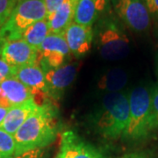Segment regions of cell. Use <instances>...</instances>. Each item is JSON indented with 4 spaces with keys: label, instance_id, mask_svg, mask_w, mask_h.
Listing matches in <instances>:
<instances>
[{
    "label": "cell",
    "instance_id": "cell-1",
    "mask_svg": "<svg viewBox=\"0 0 158 158\" xmlns=\"http://www.w3.org/2000/svg\"><path fill=\"white\" fill-rule=\"evenodd\" d=\"M57 113L50 101L39 106L34 113L14 134L15 155L45 148L56 140L57 135Z\"/></svg>",
    "mask_w": 158,
    "mask_h": 158
},
{
    "label": "cell",
    "instance_id": "cell-2",
    "mask_svg": "<svg viewBox=\"0 0 158 158\" xmlns=\"http://www.w3.org/2000/svg\"><path fill=\"white\" fill-rule=\"evenodd\" d=\"M128 96L129 121L122 139L129 143H141L152 138L158 131L151 90L145 86H137Z\"/></svg>",
    "mask_w": 158,
    "mask_h": 158
},
{
    "label": "cell",
    "instance_id": "cell-3",
    "mask_svg": "<svg viewBox=\"0 0 158 158\" xmlns=\"http://www.w3.org/2000/svg\"><path fill=\"white\" fill-rule=\"evenodd\" d=\"M129 96L124 92L107 93L92 118L97 133L107 140L122 138L128 125Z\"/></svg>",
    "mask_w": 158,
    "mask_h": 158
},
{
    "label": "cell",
    "instance_id": "cell-4",
    "mask_svg": "<svg viewBox=\"0 0 158 158\" xmlns=\"http://www.w3.org/2000/svg\"><path fill=\"white\" fill-rule=\"evenodd\" d=\"M48 18L44 0H19L0 29L2 41L20 39L26 29Z\"/></svg>",
    "mask_w": 158,
    "mask_h": 158
},
{
    "label": "cell",
    "instance_id": "cell-5",
    "mask_svg": "<svg viewBox=\"0 0 158 158\" xmlns=\"http://www.w3.org/2000/svg\"><path fill=\"white\" fill-rule=\"evenodd\" d=\"M98 43L101 56L108 61L121 60L129 54V40L127 35L112 21L106 23L100 30Z\"/></svg>",
    "mask_w": 158,
    "mask_h": 158
},
{
    "label": "cell",
    "instance_id": "cell-6",
    "mask_svg": "<svg viewBox=\"0 0 158 158\" xmlns=\"http://www.w3.org/2000/svg\"><path fill=\"white\" fill-rule=\"evenodd\" d=\"M70 54L63 34H49L38 49V64L43 70L63 66Z\"/></svg>",
    "mask_w": 158,
    "mask_h": 158
},
{
    "label": "cell",
    "instance_id": "cell-7",
    "mask_svg": "<svg viewBox=\"0 0 158 158\" xmlns=\"http://www.w3.org/2000/svg\"><path fill=\"white\" fill-rule=\"evenodd\" d=\"M118 18L133 31H146L150 25V15L141 0H113Z\"/></svg>",
    "mask_w": 158,
    "mask_h": 158
},
{
    "label": "cell",
    "instance_id": "cell-8",
    "mask_svg": "<svg viewBox=\"0 0 158 158\" xmlns=\"http://www.w3.org/2000/svg\"><path fill=\"white\" fill-rule=\"evenodd\" d=\"M0 57L17 69L38 63V50L22 39L8 40L1 44Z\"/></svg>",
    "mask_w": 158,
    "mask_h": 158
},
{
    "label": "cell",
    "instance_id": "cell-9",
    "mask_svg": "<svg viewBox=\"0 0 158 158\" xmlns=\"http://www.w3.org/2000/svg\"><path fill=\"white\" fill-rule=\"evenodd\" d=\"M14 77L32 91L34 99L39 106L48 101L45 72L38 63L17 68Z\"/></svg>",
    "mask_w": 158,
    "mask_h": 158
},
{
    "label": "cell",
    "instance_id": "cell-10",
    "mask_svg": "<svg viewBox=\"0 0 158 158\" xmlns=\"http://www.w3.org/2000/svg\"><path fill=\"white\" fill-rule=\"evenodd\" d=\"M60 148L63 158H106L104 149L85 141L73 131L62 134Z\"/></svg>",
    "mask_w": 158,
    "mask_h": 158
},
{
    "label": "cell",
    "instance_id": "cell-11",
    "mask_svg": "<svg viewBox=\"0 0 158 158\" xmlns=\"http://www.w3.org/2000/svg\"><path fill=\"white\" fill-rule=\"evenodd\" d=\"M49 98L57 99L72 84L77 73L76 64H66L56 69L44 70Z\"/></svg>",
    "mask_w": 158,
    "mask_h": 158
},
{
    "label": "cell",
    "instance_id": "cell-12",
    "mask_svg": "<svg viewBox=\"0 0 158 158\" xmlns=\"http://www.w3.org/2000/svg\"><path fill=\"white\" fill-rule=\"evenodd\" d=\"M34 98L32 91L15 77L0 84V106L11 109Z\"/></svg>",
    "mask_w": 158,
    "mask_h": 158
},
{
    "label": "cell",
    "instance_id": "cell-13",
    "mask_svg": "<svg viewBox=\"0 0 158 158\" xmlns=\"http://www.w3.org/2000/svg\"><path fill=\"white\" fill-rule=\"evenodd\" d=\"M70 53L76 56L85 55L91 48L93 32L91 27L73 22L63 33Z\"/></svg>",
    "mask_w": 158,
    "mask_h": 158
},
{
    "label": "cell",
    "instance_id": "cell-14",
    "mask_svg": "<svg viewBox=\"0 0 158 158\" xmlns=\"http://www.w3.org/2000/svg\"><path fill=\"white\" fill-rule=\"evenodd\" d=\"M38 106L39 105L34 98H32L19 106L9 109L3 122L0 125V128L11 135H14L18 129L34 113Z\"/></svg>",
    "mask_w": 158,
    "mask_h": 158
},
{
    "label": "cell",
    "instance_id": "cell-15",
    "mask_svg": "<svg viewBox=\"0 0 158 158\" xmlns=\"http://www.w3.org/2000/svg\"><path fill=\"white\" fill-rule=\"evenodd\" d=\"M77 0H64L56 11L48 16L50 34H63L65 30L74 22L75 10Z\"/></svg>",
    "mask_w": 158,
    "mask_h": 158
},
{
    "label": "cell",
    "instance_id": "cell-16",
    "mask_svg": "<svg viewBox=\"0 0 158 158\" xmlns=\"http://www.w3.org/2000/svg\"><path fill=\"white\" fill-rule=\"evenodd\" d=\"M106 0H77L74 22L91 27L106 6Z\"/></svg>",
    "mask_w": 158,
    "mask_h": 158
},
{
    "label": "cell",
    "instance_id": "cell-17",
    "mask_svg": "<svg viewBox=\"0 0 158 158\" xmlns=\"http://www.w3.org/2000/svg\"><path fill=\"white\" fill-rule=\"evenodd\" d=\"M127 83V75L121 69H112L105 73L98 82L99 90L107 93L120 92Z\"/></svg>",
    "mask_w": 158,
    "mask_h": 158
},
{
    "label": "cell",
    "instance_id": "cell-18",
    "mask_svg": "<svg viewBox=\"0 0 158 158\" xmlns=\"http://www.w3.org/2000/svg\"><path fill=\"white\" fill-rule=\"evenodd\" d=\"M50 34L49 25L48 19H42L34 23L26 29L21 34L20 39L27 41L29 45L36 48L37 50L43 43L47 36Z\"/></svg>",
    "mask_w": 158,
    "mask_h": 158
},
{
    "label": "cell",
    "instance_id": "cell-19",
    "mask_svg": "<svg viewBox=\"0 0 158 158\" xmlns=\"http://www.w3.org/2000/svg\"><path fill=\"white\" fill-rule=\"evenodd\" d=\"M16 143L13 135L0 128V158H11L15 155Z\"/></svg>",
    "mask_w": 158,
    "mask_h": 158
},
{
    "label": "cell",
    "instance_id": "cell-20",
    "mask_svg": "<svg viewBox=\"0 0 158 158\" xmlns=\"http://www.w3.org/2000/svg\"><path fill=\"white\" fill-rule=\"evenodd\" d=\"M19 0H0V28L11 16Z\"/></svg>",
    "mask_w": 158,
    "mask_h": 158
},
{
    "label": "cell",
    "instance_id": "cell-21",
    "mask_svg": "<svg viewBox=\"0 0 158 158\" xmlns=\"http://www.w3.org/2000/svg\"><path fill=\"white\" fill-rule=\"evenodd\" d=\"M16 72V68L9 65L6 61L0 57V84L5 80L14 77Z\"/></svg>",
    "mask_w": 158,
    "mask_h": 158
},
{
    "label": "cell",
    "instance_id": "cell-22",
    "mask_svg": "<svg viewBox=\"0 0 158 158\" xmlns=\"http://www.w3.org/2000/svg\"><path fill=\"white\" fill-rule=\"evenodd\" d=\"M11 158H45V148H35L16 155Z\"/></svg>",
    "mask_w": 158,
    "mask_h": 158
},
{
    "label": "cell",
    "instance_id": "cell-23",
    "mask_svg": "<svg viewBox=\"0 0 158 158\" xmlns=\"http://www.w3.org/2000/svg\"><path fill=\"white\" fill-rule=\"evenodd\" d=\"M144 5L153 18L158 19V0H144Z\"/></svg>",
    "mask_w": 158,
    "mask_h": 158
},
{
    "label": "cell",
    "instance_id": "cell-24",
    "mask_svg": "<svg viewBox=\"0 0 158 158\" xmlns=\"http://www.w3.org/2000/svg\"><path fill=\"white\" fill-rule=\"evenodd\" d=\"M64 0H44L48 16L51 15L53 12L56 11L57 9L62 6Z\"/></svg>",
    "mask_w": 158,
    "mask_h": 158
},
{
    "label": "cell",
    "instance_id": "cell-25",
    "mask_svg": "<svg viewBox=\"0 0 158 158\" xmlns=\"http://www.w3.org/2000/svg\"><path fill=\"white\" fill-rule=\"evenodd\" d=\"M151 96H152L153 108H154V112H155V115H156L158 128V85L153 88V90H151Z\"/></svg>",
    "mask_w": 158,
    "mask_h": 158
},
{
    "label": "cell",
    "instance_id": "cell-26",
    "mask_svg": "<svg viewBox=\"0 0 158 158\" xmlns=\"http://www.w3.org/2000/svg\"><path fill=\"white\" fill-rule=\"evenodd\" d=\"M151 155L147 151H135V152L127 153L118 158H150Z\"/></svg>",
    "mask_w": 158,
    "mask_h": 158
},
{
    "label": "cell",
    "instance_id": "cell-27",
    "mask_svg": "<svg viewBox=\"0 0 158 158\" xmlns=\"http://www.w3.org/2000/svg\"><path fill=\"white\" fill-rule=\"evenodd\" d=\"M8 110H9V109H6V108L1 107V106H0V125L3 122L4 118H5V117L6 116L7 113H8Z\"/></svg>",
    "mask_w": 158,
    "mask_h": 158
},
{
    "label": "cell",
    "instance_id": "cell-28",
    "mask_svg": "<svg viewBox=\"0 0 158 158\" xmlns=\"http://www.w3.org/2000/svg\"><path fill=\"white\" fill-rule=\"evenodd\" d=\"M55 158H63V152H62V150L61 148H60L59 152L57 153V155L56 156V157Z\"/></svg>",
    "mask_w": 158,
    "mask_h": 158
},
{
    "label": "cell",
    "instance_id": "cell-29",
    "mask_svg": "<svg viewBox=\"0 0 158 158\" xmlns=\"http://www.w3.org/2000/svg\"><path fill=\"white\" fill-rule=\"evenodd\" d=\"M1 29V28H0ZM2 42H3V41H2V40H1V37H0V47H1V44H2Z\"/></svg>",
    "mask_w": 158,
    "mask_h": 158
},
{
    "label": "cell",
    "instance_id": "cell-30",
    "mask_svg": "<svg viewBox=\"0 0 158 158\" xmlns=\"http://www.w3.org/2000/svg\"></svg>",
    "mask_w": 158,
    "mask_h": 158
}]
</instances>
